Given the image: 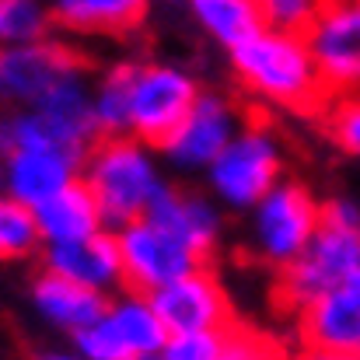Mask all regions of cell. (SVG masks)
<instances>
[{"mask_svg":"<svg viewBox=\"0 0 360 360\" xmlns=\"http://www.w3.org/2000/svg\"><path fill=\"white\" fill-rule=\"evenodd\" d=\"M0 189H4V168H0Z\"/></svg>","mask_w":360,"mask_h":360,"instance_id":"29","label":"cell"},{"mask_svg":"<svg viewBox=\"0 0 360 360\" xmlns=\"http://www.w3.org/2000/svg\"><path fill=\"white\" fill-rule=\"evenodd\" d=\"M150 221H158L165 231H172L179 241H186L203 262L217 252L224 235V207L210 193L182 189V186H165L161 196L147 210Z\"/></svg>","mask_w":360,"mask_h":360,"instance_id":"15","label":"cell"},{"mask_svg":"<svg viewBox=\"0 0 360 360\" xmlns=\"http://www.w3.org/2000/svg\"><path fill=\"white\" fill-rule=\"evenodd\" d=\"M228 60L241 88L269 109L326 112V105L333 102L301 32L262 25L228 49Z\"/></svg>","mask_w":360,"mask_h":360,"instance_id":"1","label":"cell"},{"mask_svg":"<svg viewBox=\"0 0 360 360\" xmlns=\"http://www.w3.org/2000/svg\"><path fill=\"white\" fill-rule=\"evenodd\" d=\"M319 7H322V0H262V18L273 28L304 35V28L315 21Z\"/></svg>","mask_w":360,"mask_h":360,"instance_id":"26","label":"cell"},{"mask_svg":"<svg viewBox=\"0 0 360 360\" xmlns=\"http://www.w3.org/2000/svg\"><path fill=\"white\" fill-rule=\"evenodd\" d=\"M207 193L231 214H248L283 179V143L262 120L245 122L203 172Z\"/></svg>","mask_w":360,"mask_h":360,"instance_id":"4","label":"cell"},{"mask_svg":"<svg viewBox=\"0 0 360 360\" xmlns=\"http://www.w3.org/2000/svg\"><path fill=\"white\" fill-rule=\"evenodd\" d=\"M241 126L245 120H241L235 98H228L221 91H200V98L193 102L186 120L158 147L161 161L179 175H203Z\"/></svg>","mask_w":360,"mask_h":360,"instance_id":"8","label":"cell"},{"mask_svg":"<svg viewBox=\"0 0 360 360\" xmlns=\"http://www.w3.org/2000/svg\"><path fill=\"white\" fill-rule=\"evenodd\" d=\"M154 150L158 147L133 133H109L88 147L81 182L95 193L112 231L136 217H147L150 203L168 186Z\"/></svg>","mask_w":360,"mask_h":360,"instance_id":"2","label":"cell"},{"mask_svg":"<svg viewBox=\"0 0 360 360\" xmlns=\"http://www.w3.org/2000/svg\"><path fill=\"white\" fill-rule=\"evenodd\" d=\"M70 340L84 360H154L165 357L172 333L150 294L122 287L109 297L105 315Z\"/></svg>","mask_w":360,"mask_h":360,"instance_id":"5","label":"cell"},{"mask_svg":"<svg viewBox=\"0 0 360 360\" xmlns=\"http://www.w3.org/2000/svg\"><path fill=\"white\" fill-rule=\"evenodd\" d=\"M347 287H350V290H357V294H360V262H357V269L350 273V280H347Z\"/></svg>","mask_w":360,"mask_h":360,"instance_id":"28","label":"cell"},{"mask_svg":"<svg viewBox=\"0 0 360 360\" xmlns=\"http://www.w3.org/2000/svg\"><path fill=\"white\" fill-rule=\"evenodd\" d=\"M116 241H120L126 287L143 290V294H154L158 287L203 266V259L186 241H179L150 217H136V221L116 228Z\"/></svg>","mask_w":360,"mask_h":360,"instance_id":"10","label":"cell"},{"mask_svg":"<svg viewBox=\"0 0 360 360\" xmlns=\"http://www.w3.org/2000/svg\"><path fill=\"white\" fill-rule=\"evenodd\" d=\"M105 304H109V294L91 290V287H84L70 276L46 269V266L32 280V308L56 333L74 336V333L88 329L91 322H98L105 315Z\"/></svg>","mask_w":360,"mask_h":360,"instance_id":"17","label":"cell"},{"mask_svg":"<svg viewBox=\"0 0 360 360\" xmlns=\"http://www.w3.org/2000/svg\"><path fill=\"white\" fill-rule=\"evenodd\" d=\"M322 224V203L304 182L280 179L248 210V248L276 273L290 266Z\"/></svg>","mask_w":360,"mask_h":360,"instance_id":"6","label":"cell"},{"mask_svg":"<svg viewBox=\"0 0 360 360\" xmlns=\"http://www.w3.org/2000/svg\"><path fill=\"white\" fill-rule=\"evenodd\" d=\"M39 262L60 276H70L91 290H102V294H116L126 287L122 280V255H120V241L116 231L105 228L98 235H88V238L77 241H60V245H42L39 252Z\"/></svg>","mask_w":360,"mask_h":360,"instance_id":"16","label":"cell"},{"mask_svg":"<svg viewBox=\"0 0 360 360\" xmlns=\"http://www.w3.org/2000/svg\"><path fill=\"white\" fill-rule=\"evenodd\" d=\"M154 304L168 326V333H200V329H224L235 322L231 315V301L221 287V280L203 266H196L193 273L158 287L154 294Z\"/></svg>","mask_w":360,"mask_h":360,"instance_id":"13","label":"cell"},{"mask_svg":"<svg viewBox=\"0 0 360 360\" xmlns=\"http://www.w3.org/2000/svg\"><path fill=\"white\" fill-rule=\"evenodd\" d=\"M136 60H116L95 74V120L102 136L129 133V102H133Z\"/></svg>","mask_w":360,"mask_h":360,"instance_id":"21","label":"cell"},{"mask_svg":"<svg viewBox=\"0 0 360 360\" xmlns=\"http://www.w3.org/2000/svg\"><path fill=\"white\" fill-rule=\"evenodd\" d=\"M304 39L329 98L360 95V0H322Z\"/></svg>","mask_w":360,"mask_h":360,"instance_id":"9","label":"cell"},{"mask_svg":"<svg viewBox=\"0 0 360 360\" xmlns=\"http://www.w3.org/2000/svg\"><path fill=\"white\" fill-rule=\"evenodd\" d=\"M224 329L175 333L165 347V360H224Z\"/></svg>","mask_w":360,"mask_h":360,"instance_id":"25","label":"cell"},{"mask_svg":"<svg viewBox=\"0 0 360 360\" xmlns=\"http://www.w3.org/2000/svg\"><path fill=\"white\" fill-rule=\"evenodd\" d=\"M53 25L74 39H126L140 32L150 0H49Z\"/></svg>","mask_w":360,"mask_h":360,"instance_id":"18","label":"cell"},{"mask_svg":"<svg viewBox=\"0 0 360 360\" xmlns=\"http://www.w3.org/2000/svg\"><path fill=\"white\" fill-rule=\"evenodd\" d=\"M326 133L347 158L360 161V95H343L326 105Z\"/></svg>","mask_w":360,"mask_h":360,"instance_id":"24","label":"cell"},{"mask_svg":"<svg viewBox=\"0 0 360 360\" xmlns=\"http://www.w3.org/2000/svg\"><path fill=\"white\" fill-rule=\"evenodd\" d=\"M35 217H39V231L46 245H60V241H77L88 238V235H98L105 231V214L95 200V193L77 179L74 186L60 189L56 196H49L46 203L35 207Z\"/></svg>","mask_w":360,"mask_h":360,"instance_id":"19","label":"cell"},{"mask_svg":"<svg viewBox=\"0 0 360 360\" xmlns=\"http://www.w3.org/2000/svg\"><path fill=\"white\" fill-rule=\"evenodd\" d=\"M88 67L67 42L35 39L0 49V102L11 109H32L46 91H53L67 74Z\"/></svg>","mask_w":360,"mask_h":360,"instance_id":"11","label":"cell"},{"mask_svg":"<svg viewBox=\"0 0 360 360\" xmlns=\"http://www.w3.org/2000/svg\"><path fill=\"white\" fill-rule=\"evenodd\" d=\"M360 262V207L347 196L322 203V224L301 255L280 269L276 301L287 311H301L315 297L343 287Z\"/></svg>","mask_w":360,"mask_h":360,"instance_id":"3","label":"cell"},{"mask_svg":"<svg viewBox=\"0 0 360 360\" xmlns=\"http://www.w3.org/2000/svg\"><path fill=\"white\" fill-rule=\"evenodd\" d=\"M297 333L308 354L360 360V294L347 283L297 311Z\"/></svg>","mask_w":360,"mask_h":360,"instance_id":"14","label":"cell"},{"mask_svg":"<svg viewBox=\"0 0 360 360\" xmlns=\"http://www.w3.org/2000/svg\"><path fill=\"white\" fill-rule=\"evenodd\" d=\"M42 245L35 207L0 189V262H28L42 252Z\"/></svg>","mask_w":360,"mask_h":360,"instance_id":"22","label":"cell"},{"mask_svg":"<svg viewBox=\"0 0 360 360\" xmlns=\"http://www.w3.org/2000/svg\"><path fill=\"white\" fill-rule=\"evenodd\" d=\"M18 147V133H14V109H0V161Z\"/></svg>","mask_w":360,"mask_h":360,"instance_id":"27","label":"cell"},{"mask_svg":"<svg viewBox=\"0 0 360 360\" xmlns=\"http://www.w3.org/2000/svg\"><path fill=\"white\" fill-rule=\"evenodd\" d=\"M189 14L200 32L221 49L238 46L241 39L266 25L262 0H189Z\"/></svg>","mask_w":360,"mask_h":360,"instance_id":"20","label":"cell"},{"mask_svg":"<svg viewBox=\"0 0 360 360\" xmlns=\"http://www.w3.org/2000/svg\"><path fill=\"white\" fill-rule=\"evenodd\" d=\"M53 28L49 0H0V49L46 39Z\"/></svg>","mask_w":360,"mask_h":360,"instance_id":"23","label":"cell"},{"mask_svg":"<svg viewBox=\"0 0 360 360\" xmlns=\"http://www.w3.org/2000/svg\"><path fill=\"white\" fill-rule=\"evenodd\" d=\"M196 77L165 60H143L133 74V102H129V133L147 140L150 147H161L168 133L186 120L193 102L200 98Z\"/></svg>","mask_w":360,"mask_h":360,"instance_id":"7","label":"cell"},{"mask_svg":"<svg viewBox=\"0 0 360 360\" xmlns=\"http://www.w3.org/2000/svg\"><path fill=\"white\" fill-rule=\"evenodd\" d=\"M84 154L88 150L63 147V143H21L0 161L4 193H11L28 207H39L81 179Z\"/></svg>","mask_w":360,"mask_h":360,"instance_id":"12","label":"cell"}]
</instances>
